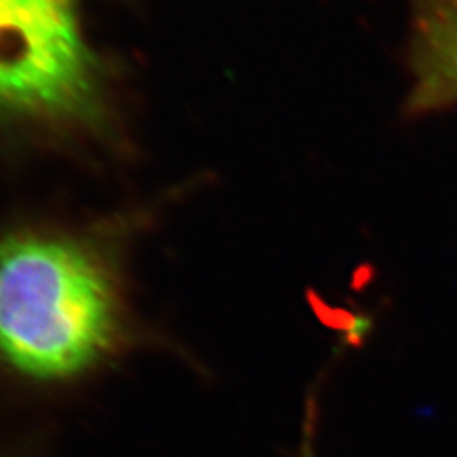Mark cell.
I'll return each instance as SVG.
<instances>
[{"label": "cell", "mask_w": 457, "mask_h": 457, "mask_svg": "<svg viewBox=\"0 0 457 457\" xmlns=\"http://www.w3.org/2000/svg\"><path fill=\"white\" fill-rule=\"evenodd\" d=\"M96 82L80 0H0V117H79Z\"/></svg>", "instance_id": "obj_2"}, {"label": "cell", "mask_w": 457, "mask_h": 457, "mask_svg": "<svg viewBox=\"0 0 457 457\" xmlns=\"http://www.w3.org/2000/svg\"><path fill=\"white\" fill-rule=\"evenodd\" d=\"M312 420H314V408L312 403H309V413H307V420H305V431H303V440H302V446H299L297 457H317L314 453V445H312Z\"/></svg>", "instance_id": "obj_4"}, {"label": "cell", "mask_w": 457, "mask_h": 457, "mask_svg": "<svg viewBox=\"0 0 457 457\" xmlns=\"http://www.w3.org/2000/svg\"><path fill=\"white\" fill-rule=\"evenodd\" d=\"M410 46V107H457V0H411Z\"/></svg>", "instance_id": "obj_3"}, {"label": "cell", "mask_w": 457, "mask_h": 457, "mask_svg": "<svg viewBox=\"0 0 457 457\" xmlns=\"http://www.w3.org/2000/svg\"><path fill=\"white\" fill-rule=\"evenodd\" d=\"M139 339L119 252L65 228L0 237V374L63 387L122 359Z\"/></svg>", "instance_id": "obj_1"}]
</instances>
